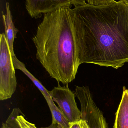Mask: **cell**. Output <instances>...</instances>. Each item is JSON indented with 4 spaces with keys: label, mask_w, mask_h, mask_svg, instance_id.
Segmentation results:
<instances>
[{
    "label": "cell",
    "mask_w": 128,
    "mask_h": 128,
    "mask_svg": "<svg viewBox=\"0 0 128 128\" xmlns=\"http://www.w3.org/2000/svg\"><path fill=\"white\" fill-rule=\"evenodd\" d=\"M68 11L82 39L83 64L116 69L128 62V7L122 1Z\"/></svg>",
    "instance_id": "cell-1"
},
{
    "label": "cell",
    "mask_w": 128,
    "mask_h": 128,
    "mask_svg": "<svg viewBox=\"0 0 128 128\" xmlns=\"http://www.w3.org/2000/svg\"><path fill=\"white\" fill-rule=\"evenodd\" d=\"M32 41L36 58L52 78L64 85L75 79L83 64L82 40L68 9L44 14Z\"/></svg>",
    "instance_id": "cell-2"
},
{
    "label": "cell",
    "mask_w": 128,
    "mask_h": 128,
    "mask_svg": "<svg viewBox=\"0 0 128 128\" xmlns=\"http://www.w3.org/2000/svg\"><path fill=\"white\" fill-rule=\"evenodd\" d=\"M17 86L13 57L5 34L0 35V100L10 98Z\"/></svg>",
    "instance_id": "cell-3"
},
{
    "label": "cell",
    "mask_w": 128,
    "mask_h": 128,
    "mask_svg": "<svg viewBox=\"0 0 128 128\" xmlns=\"http://www.w3.org/2000/svg\"><path fill=\"white\" fill-rule=\"evenodd\" d=\"M75 95L79 101L82 119L86 121L89 128H109L103 113L93 99L88 86H76Z\"/></svg>",
    "instance_id": "cell-4"
},
{
    "label": "cell",
    "mask_w": 128,
    "mask_h": 128,
    "mask_svg": "<svg viewBox=\"0 0 128 128\" xmlns=\"http://www.w3.org/2000/svg\"><path fill=\"white\" fill-rule=\"evenodd\" d=\"M68 85L61 86L59 83L58 86L49 91V93L68 122H73L82 119V112L77 107L75 93Z\"/></svg>",
    "instance_id": "cell-5"
},
{
    "label": "cell",
    "mask_w": 128,
    "mask_h": 128,
    "mask_svg": "<svg viewBox=\"0 0 128 128\" xmlns=\"http://www.w3.org/2000/svg\"><path fill=\"white\" fill-rule=\"evenodd\" d=\"M26 8L29 14L35 18L42 14L52 12L62 8H71V0H26Z\"/></svg>",
    "instance_id": "cell-6"
},
{
    "label": "cell",
    "mask_w": 128,
    "mask_h": 128,
    "mask_svg": "<svg viewBox=\"0 0 128 128\" xmlns=\"http://www.w3.org/2000/svg\"><path fill=\"white\" fill-rule=\"evenodd\" d=\"M2 18L4 24L5 34L7 40L10 50L12 57L16 56L14 51V42L17 38V34L19 30L15 27L13 20V16L11 15L10 9V4L6 3V14L4 15L2 12Z\"/></svg>",
    "instance_id": "cell-7"
},
{
    "label": "cell",
    "mask_w": 128,
    "mask_h": 128,
    "mask_svg": "<svg viewBox=\"0 0 128 128\" xmlns=\"http://www.w3.org/2000/svg\"><path fill=\"white\" fill-rule=\"evenodd\" d=\"M113 128H128V90L123 87L120 104L115 114Z\"/></svg>",
    "instance_id": "cell-8"
},
{
    "label": "cell",
    "mask_w": 128,
    "mask_h": 128,
    "mask_svg": "<svg viewBox=\"0 0 128 128\" xmlns=\"http://www.w3.org/2000/svg\"><path fill=\"white\" fill-rule=\"evenodd\" d=\"M13 59L14 65L15 69H19L22 71L32 81L33 83L40 91L41 92L44 97V98L46 99L47 102H49L50 101L53 100L50 94L49 91L47 90L43 86V84L40 82L37 79L31 72L28 70L25 64L22 62L20 61L17 58L16 56L13 57Z\"/></svg>",
    "instance_id": "cell-9"
},
{
    "label": "cell",
    "mask_w": 128,
    "mask_h": 128,
    "mask_svg": "<svg viewBox=\"0 0 128 128\" xmlns=\"http://www.w3.org/2000/svg\"><path fill=\"white\" fill-rule=\"evenodd\" d=\"M52 116V124H57L62 128H69L70 122L53 100L47 102Z\"/></svg>",
    "instance_id": "cell-10"
},
{
    "label": "cell",
    "mask_w": 128,
    "mask_h": 128,
    "mask_svg": "<svg viewBox=\"0 0 128 128\" xmlns=\"http://www.w3.org/2000/svg\"><path fill=\"white\" fill-rule=\"evenodd\" d=\"M22 112L20 108L13 109L4 122L7 128H28L22 119Z\"/></svg>",
    "instance_id": "cell-11"
},
{
    "label": "cell",
    "mask_w": 128,
    "mask_h": 128,
    "mask_svg": "<svg viewBox=\"0 0 128 128\" xmlns=\"http://www.w3.org/2000/svg\"><path fill=\"white\" fill-rule=\"evenodd\" d=\"M89 4L93 6H104L114 3L115 0H86Z\"/></svg>",
    "instance_id": "cell-12"
},
{
    "label": "cell",
    "mask_w": 128,
    "mask_h": 128,
    "mask_svg": "<svg viewBox=\"0 0 128 128\" xmlns=\"http://www.w3.org/2000/svg\"><path fill=\"white\" fill-rule=\"evenodd\" d=\"M69 128H89L86 121L81 119L77 122H70Z\"/></svg>",
    "instance_id": "cell-13"
},
{
    "label": "cell",
    "mask_w": 128,
    "mask_h": 128,
    "mask_svg": "<svg viewBox=\"0 0 128 128\" xmlns=\"http://www.w3.org/2000/svg\"><path fill=\"white\" fill-rule=\"evenodd\" d=\"M21 116H22V119L23 122H24L25 125L27 126V128H37L35 124L31 123V122H28L27 120L26 119L23 113L22 114Z\"/></svg>",
    "instance_id": "cell-14"
},
{
    "label": "cell",
    "mask_w": 128,
    "mask_h": 128,
    "mask_svg": "<svg viewBox=\"0 0 128 128\" xmlns=\"http://www.w3.org/2000/svg\"><path fill=\"white\" fill-rule=\"evenodd\" d=\"M73 5L75 7L80 5H85L87 3H86L85 0H71Z\"/></svg>",
    "instance_id": "cell-15"
},
{
    "label": "cell",
    "mask_w": 128,
    "mask_h": 128,
    "mask_svg": "<svg viewBox=\"0 0 128 128\" xmlns=\"http://www.w3.org/2000/svg\"><path fill=\"white\" fill-rule=\"evenodd\" d=\"M41 128H62L57 124H51L48 127Z\"/></svg>",
    "instance_id": "cell-16"
},
{
    "label": "cell",
    "mask_w": 128,
    "mask_h": 128,
    "mask_svg": "<svg viewBox=\"0 0 128 128\" xmlns=\"http://www.w3.org/2000/svg\"><path fill=\"white\" fill-rule=\"evenodd\" d=\"M128 7V0H121Z\"/></svg>",
    "instance_id": "cell-17"
},
{
    "label": "cell",
    "mask_w": 128,
    "mask_h": 128,
    "mask_svg": "<svg viewBox=\"0 0 128 128\" xmlns=\"http://www.w3.org/2000/svg\"><path fill=\"white\" fill-rule=\"evenodd\" d=\"M1 128H6V126H5L3 125L2 126Z\"/></svg>",
    "instance_id": "cell-18"
}]
</instances>
